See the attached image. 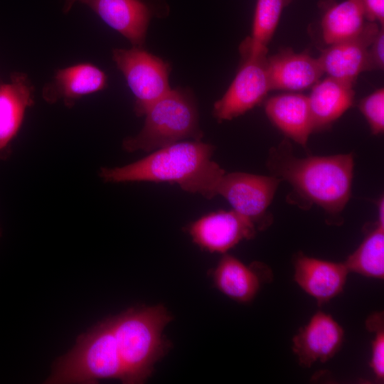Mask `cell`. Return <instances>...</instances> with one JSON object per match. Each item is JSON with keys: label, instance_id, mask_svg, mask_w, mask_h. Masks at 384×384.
Segmentation results:
<instances>
[{"label": "cell", "instance_id": "18", "mask_svg": "<svg viewBox=\"0 0 384 384\" xmlns=\"http://www.w3.org/2000/svg\"><path fill=\"white\" fill-rule=\"evenodd\" d=\"M265 112L271 122L287 137L306 146L313 132L307 96L287 93L270 97Z\"/></svg>", "mask_w": 384, "mask_h": 384}, {"label": "cell", "instance_id": "14", "mask_svg": "<svg viewBox=\"0 0 384 384\" xmlns=\"http://www.w3.org/2000/svg\"><path fill=\"white\" fill-rule=\"evenodd\" d=\"M85 4L133 46L144 44L151 11L142 0H87Z\"/></svg>", "mask_w": 384, "mask_h": 384}, {"label": "cell", "instance_id": "3", "mask_svg": "<svg viewBox=\"0 0 384 384\" xmlns=\"http://www.w3.org/2000/svg\"><path fill=\"white\" fill-rule=\"evenodd\" d=\"M110 317L124 366V383H144L171 347L163 331L173 316L163 304H157L131 307Z\"/></svg>", "mask_w": 384, "mask_h": 384}, {"label": "cell", "instance_id": "26", "mask_svg": "<svg viewBox=\"0 0 384 384\" xmlns=\"http://www.w3.org/2000/svg\"><path fill=\"white\" fill-rule=\"evenodd\" d=\"M366 20L384 24V0H360Z\"/></svg>", "mask_w": 384, "mask_h": 384}, {"label": "cell", "instance_id": "15", "mask_svg": "<svg viewBox=\"0 0 384 384\" xmlns=\"http://www.w3.org/2000/svg\"><path fill=\"white\" fill-rule=\"evenodd\" d=\"M271 90H302L315 85L324 74L318 58L285 50L267 58Z\"/></svg>", "mask_w": 384, "mask_h": 384}, {"label": "cell", "instance_id": "6", "mask_svg": "<svg viewBox=\"0 0 384 384\" xmlns=\"http://www.w3.org/2000/svg\"><path fill=\"white\" fill-rule=\"evenodd\" d=\"M112 58L134 96L137 116H144L153 103L171 90L169 64L142 47L114 49Z\"/></svg>", "mask_w": 384, "mask_h": 384}, {"label": "cell", "instance_id": "12", "mask_svg": "<svg viewBox=\"0 0 384 384\" xmlns=\"http://www.w3.org/2000/svg\"><path fill=\"white\" fill-rule=\"evenodd\" d=\"M106 74L89 63L75 64L57 70L53 80L43 89V97L48 103L63 101L66 107H73L81 97L105 89Z\"/></svg>", "mask_w": 384, "mask_h": 384}, {"label": "cell", "instance_id": "8", "mask_svg": "<svg viewBox=\"0 0 384 384\" xmlns=\"http://www.w3.org/2000/svg\"><path fill=\"white\" fill-rule=\"evenodd\" d=\"M244 61L224 95L213 106L219 121L231 120L258 105L270 90L266 55L242 54Z\"/></svg>", "mask_w": 384, "mask_h": 384}, {"label": "cell", "instance_id": "28", "mask_svg": "<svg viewBox=\"0 0 384 384\" xmlns=\"http://www.w3.org/2000/svg\"><path fill=\"white\" fill-rule=\"evenodd\" d=\"M87 0H65L63 11L65 14H67L73 7L74 4L77 1L85 3Z\"/></svg>", "mask_w": 384, "mask_h": 384}, {"label": "cell", "instance_id": "25", "mask_svg": "<svg viewBox=\"0 0 384 384\" xmlns=\"http://www.w3.org/2000/svg\"><path fill=\"white\" fill-rule=\"evenodd\" d=\"M370 70H383L384 66V31L380 27L378 33L371 43L369 50Z\"/></svg>", "mask_w": 384, "mask_h": 384}, {"label": "cell", "instance_id": "9", "mask_svg": "<svg viewBox=\"0 0 384 384\" xmlns=\"http://www.w3.org/2000/svg\"><path fill=\"white\" fill-rule=\"evenodd\" d=\"M187 231L203 250L225 253L241 241L253 238L257 230L250 220L231 210L203 215L191 223Z\"/></svg>", "mask_w": 384, "mask_h": 384}, {"label": "cell", "instance_id": "16", "mask_svg": "<svg viewBox=\"0 0 384 384\" xmlns=\"http://www.w3.org/2000/svg\"><path fill=\"white\" fill-rule=\"evenodd\" d=\"M33 104L34 87L26 74L14 73L9 82L0 85V158L6 154Z\"/></svg>", "mask_w": 384, "mask_h": 384}, {"label": "cell", "instance_id": "11", "mask_svg": "<svg viewBox=\"0 0 384 384\" xmlns=\"http://www.w3.org/2000/svg\"><path fill=\"white\" fill-rule=\"evenodd\" d=\"M343 340L342 327L331 315L318 311L293 338L292 350L299 364L309 368L316 362L324 363L331 358Z\"/></svg>", "mask_w": 384, "mask_h": 384}, {"label": "cell", "instance_id": "27", "mask_svg": "<svg viewBox=\"0 0 384 384\" xmlns=\"http://www.w3.org/2000/svg\"><path fill=\"white\" fill-rule=\"evenodd\" d=\"M384 201L383 198L380 199L378 202V223L384 225Z\"/></svg>", "mask_w": 384, "mask_h": 384}, {"label": "cell", "instance_id": "17", "mask_svg": "<svg viewBox=\"0 0 384 384\" xmlns=\"http://www.w3.org/2000/svg\"><path fill=\"white\" fill-rule=\"evenodd\" d=\"M262 264L246 265L238 258L224 255L210 272L216 289L240 303L251 302L257 294L262 281Z\"/></svg>", "mask_w": 384, "mask_h": 384}, {"label": "cell", "instance_id": "5", "mask_svg": "<svg viewBox=\"0 0 384 384\" xmlns=\"http://www.w3.org/2000/svg\"><path fill=\"white\" fill-rule=\"evenodd\" d=\"M140 132L122 141L127 152H151L187 139L200 140L198 110L188 90L171 89L146 111Z\"/></svg>", "mask_w": 384, "mask_h": 384}, {"label": "cell", "instance_id": "23", "mask_svg": "<svg viewBox=\"0 0 384 384\" xmlns=\"http://www.w3.org/2000/svg\"><path fill=\"white\" fill-rule=\"evenodd\" d=\"M366 326L369 331L375 334L372 341V354L370 361V366L377 379L379 380H383L384 329L383 313H375L370 316L366 321Z\"/></svg>", "mask_w": 384, "mask_h": 384}, {"label": "cell", "instance_id": "2", "mask_svg": "<svg viewBox=\"0 0 384 384\" xmlns=\"http://www.w3.org/2000/svg\"><path fill=\"white\" fill-rule=\"evenodd\" d=\"M214 146L200 140L182 141L159 149L134 162L102 167L99 176L107 183L167 182L206 198L217 196L225 171L214 161Z\"/></svg>", "mask_w": 384, "mask_h": 384}, {"label": "cell", "instance_id": "4", "mask_svg": "<svg viewBox=\"0 0 384 384\" xmlns=\"http://www.w3.org/2000/svg\"><path fill=\"white\" fill-rule=\"evenodd\" d=\"M105 379L124 380L110 316L78 336L73 348L55 360L45 383L93 384Z\"/></svg>", "mask_w": 384, "mask_h": 384}, {"label": "cell", "instance_id": "24", "mask_svg": "<svg viewBox=\"0 0 384 384\" xmlns=\"http://www.w3.org/2000/svg\"><path fill=\"white\" fill-rule=\"evenodd\" d=\"M359 108L366 117L373 134H380L384 130V89L375 90L363 99Z\"/></svg>", "mask_w": 384, "mask_h": 384}, {"label": "cell", "instance_id": "29", "mask_svg": "<svg viewBox=\"0 0 384 384\" xmlns=\"http://www.w3.org/2000/svg\"><path fill=\"white\" fill-rule=\"evenodd\" d=\"M1 233H1V227H0V238H1Z\"/></svg>", "mask_w": 384, "mask_h": 384}, {"label": "cell", "instance_id": "20", "mask_svg": "<svg viewBox=\"0 0 384 384\" xmlns=\"http://www.w3.org/2000/svg\"><path fill=\"white\" fill-rule=\"evenodd\" d=\"M360 0H345L329 7L321 19L323 39L331 44L358 34L366 23Z\"/></svg>", "mask_w": 384, "mask_h": 384}, {"label": "cell", "instance_id": "19", "mask_svg": "<svg viewBox=\"0 0 384 384\" xmlns=\"http://www.w3.org/2000/svg\"><path fill=\"white\" fill-rule=\"evenodd\" d=\"M354 96L353 84L329 76L314 85L307 96L313 131L330 127L352 106Z\"/></svg>", "mask_w": 384, "mask_h": 384}, {"label": "cell", "instance_id": "7", "mask_svg": "<svg viewBox=\"0 0 384 384\" xmlns=\"http://www.w3.org/2000/svg\"><path fill=\"white\" fill-rule=\"evenodd\" d=\"M281 181L272 175L225 172L218 186L217 196H223L233 210L261 230L272 223L267 210Z\"/></svg>", "mask_w": 384, "mask_h": 384}, {"label": "cell", "instance_id": "13", "mask_svg": "<svg viewBox=\"0 0 384 384\" xmlns=\"http://www.w3.org/2000/svg\"><path fill=\"white\" fill-rule=\"evenodd\" d=\"M349 271L344 263L300 254L294 261V280L319 304L329 302L343 289Z\"/></svg>", "mask_w": 384, "mask_h": 384}, {"label": "cell", "instance_id": "22", "mask_svg": "<svg viewBox=\"0 0 384 384\" xmlns=\"http://www.w3.org/2000/svg\"><path fill=\"white\" fill-rule=\"evenodd\" d=\"M344 264L349 272L383 279L384 225L378 223Z\"/></svg>", "mask_w": 384, "mask_h": 384}, {"label": "cell", "instance_id": "10", "mask_svg": "<svg viewBox=\"0 0 384 384\" xmlns=\"http://www.w3.org/2000/svg\"><path fill=\"white\" fill-rule=\"evenodd\" d=\"M380 28L368 21L356 36L329 46L318 58L324 73L354 84L361 73L370 70L368 50Z\"/></svg>", "mask_w": 384, "mask_h": 384}, {"label": "cell", "instance_id": "21", "mask_svg": "<svg viewBox=\"0 0 384 384\" xmlns=\"http://www.w3.org/2000/svg\"><path fill=\"white\" fill-rule=\"evenodd\" d=\"M292 0H257L252 36L240 46L241 53L266 55L267 45L277 26L283 9Z\"/></svg>", "mask_w": 384, "mask_h": 384}, {"label": "cell", "instance_id": "1", "mask_svg": "<svg viewBox=\"0 0 384 384\" xmlns=\"http://www.w3.org/2000/svg\"><path fill=\"white\" fill-rule=\"evenodd\" d=\"M267 166L272 176L292 186L288 198L301 208L316 204L330 218H335L350 199L352 154L300 158L294 154L290 144L283 141L270 150Z\"/></svg>", "mask_w": 384, "mask_h": 384}]
</instances>
